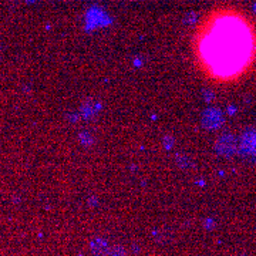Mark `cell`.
Segmentation results:
<instances>
[{
    "label": "cell",
    "mask_w": 256,
    "mask_h": 256,
    "mask_svg": "<svg viewBox=\"0 0 256 256\" xmlns=\"http://www.w3.org/2000/svg\"><path fill=\"white\" fill-rule=\"evenodd\" d=\"M192 54L198 73L214 86L235 84L256 60V30L234 8L210 12L194 33Z\"/></svg>",
    "instance_id": "cell-1"
}]
</instances>
